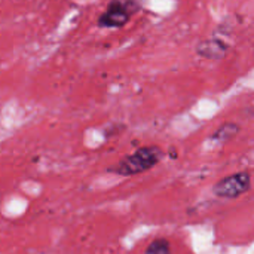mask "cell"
Here are the masks:
<instances>
[{
	"mask_svg": "<svg viewBox=\"0 0 254 254\" xmlns=\"http://www.w3.org/2000/svg\"><path fill=\"white\" fill-rule=\"evenodd\" d=\"M162 150L158 146H146L137 149L134 153L124 158L113 171L119 176H134L144 173L155 167L162 159Z\"/></svg>",
	"mask_w": 254,
	"mask_h": 254,
	"instance_id": "6da1fadb",
	"label": "cell"
},
{
	"mask_svg": "<svg viewBox=\"0 0 254 254\" xmlns=\"http://www.w3.org/2000/svg\"><path fill=\"white\" fill-rule=\"evenodd\" d=\"M141 9L140 0H110L106 10L98 16L100 28H121Z\"/></svg>",
	"mask_w": 254,
	"mask_h": 254,
	"instance_id": "7a4b0ae2",
	"label": "cell"
},
{
	"mask_svg": "<svg viewBox=\"0 0 254 254\" xmlns=\"http://www.w3.org/2000/svg\"><path fill=\"white\" fill-rule=\"evenodd\" d=\"M252 186V177L249 173H235L225 177L214 186V193L220 198L234 199L246 193Z\"/></svg>",
	"mask_w": 254,
	"mask_h": 254,
	"instance_id": "3957f363",
	"label": "cell"
},
{
	"mask_svg": "<svg viewBox=\"0 0 254 254\" xmlns=\"http://www.w3.org/2000/svg\"><path fill=\"white\" fill-rule=\"evenodd\" d=\"M228 51L226 45L219 42V40H207V42H202L199 46H198V54L205 57V58H219V57H223L225 52Z\"/></svg>",
	"mask_w": 254,
	"mask_h": 254,
	"instance_id": "277c9868",
	"label": "cell"
},
{
	"mask_svg": "<svg viewBox=\"0 0 254 254\" xmlns=\"http://www.w3.org/2000/svg\"><path fill=\"white\" fill-rule=\"evenodd\" d=\"M240 131V127L234 122H228L223 124L220 128H217V131L211 135V138L217 143H225L228 140H231L232 137H235Z\"/></svg>",
	"mask_w": 254,
	"mask_h": 254,
	"instance_id": "5b68a950",
	"label": "cell"
},
{
	"mask_svg": "<svg viewBox=\"0 0 254 254\" xmlns=\"http://www.w3.org/2000/svg\"><path fill=\"white\" fill-rule=\"evenodd\" d=\"M144 254H171L170 243L167 240H155L150 243Z\"/></svg>",
	"mask_w": 254,
	"mask_h": 254,
	"instance_id": "8992f818",
	"label": "cell"
}]
</instances>
